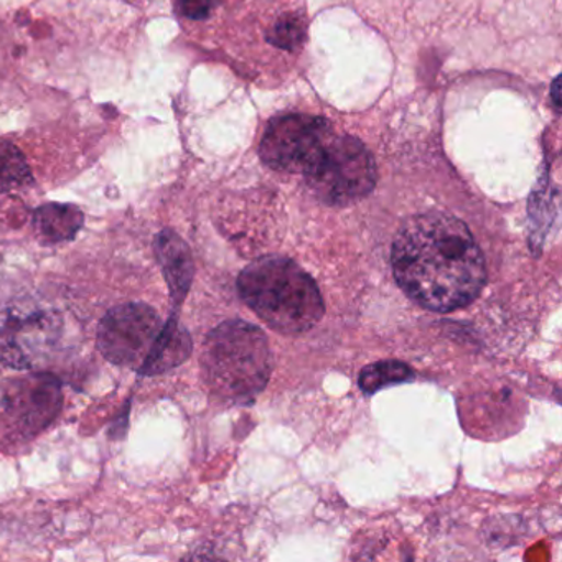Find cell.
Listing matches in <instances>:
<instances>
[{"instance_id":"1","label":"cell","mask_w":562,"mask_h":562,"mask_svg":"<svg viewBox=\"0 0 562 562\" xmlns=\"http://www.w3.org/2000/svg\"><path fill=\"white\" fill-rule=\"evenodd\" d=\"M391 265L400 288L429 311L467 307L486 282L485 259L472 233L443 212L407 220L394 238Z\"/></svg>"},{"instance_id":"2","label":"cell","mask_w":562,"mask_h":562,"mask_svg":"<svg viewBox=\"0 0 562 562\" xmlns=\"http://www.w3.org/2000/svg\"><path fill=\"white\" fill-rule=\"evenodd\" d=\"M238 291L246 305L279 334H304L325 314L317 282L282 256H265L246 266Z\"/></svg>"},{"instance_id":"3","label":"cell","mask_w":562,"mask_h":562,"mask_svg":"<svg viewBox=\"0 0 562 562\" xmlns=\"http://www.w3.org/2000/svg\"><path fill=\"white\" fill-rule=\"evenodd\" d=\"M268 338L255 325L228 321L210 331L203 345V378L210 391L229 403L255 400L271 376Z\"/></svg>"},{"instance_id":"4","label":"cell","mask_w":562,"mask_h":562,"mask_svg":"<svg viewBox=\"0 0 562 562\" xmlns=\"http://www.w3.org/2000/svg\"><path fill=\"white\" fill-rule=\"evenodd\" d=\"M304 177L321 202L345 206L373 192L376 164L357 137L334 134Z\"/></svg>"},{"instance_id":"5","label":"cell","mask_w":562,"mask_h":562,"mask_svg":"<svg viewBox=\"0 0 562 562\" xmlns=\"http://www.w3.org/2000/svg\"><path fill=\"white\" fill-rule=\"evenodd\" d=\"M164 321L144 302H126L106 312L98 327V348L110 363L136 370L149 357Z\"/></svg>"},{"instance_id":"6","label":"cell","mask_w":562,"mask_h":562,"mask_svg":"<svg viewBox=\"0 0 562 562\" xmlns=\"http://www.w3.org/2000/svg\"><path fill=\"white\" fill-rule=\"evenodd\" d=\"M331 136L334 131L324 117L308 114L276 117L259 144V157L276 172L304 176Z\"/></svg>"},{"instance_id":"7","label":"cell","mask_w":562,"mask_h":562,"mask_svg":"<svg viewBox=\"0 0 562 562\" xmlns=\"http://www.w3.org/2000/svg\"><path fill=\"white\" fill-rule=\"evenodd\" d=\"M64 407V393L57 376L34 373L12 378L0 386V414L5 424L24 437L47 429Z\"/></svg>"},{"instance_id":"8","label":"cell","mask_w":562,"mask_h":562,"mask_svg":"<svg viewBox=\"0 0 562 562\" xmlns=\"http://www.w3.org/2000/svg\"><path fill=\"white\" fill-rule=\"evenodd\" d=\"M60 328V318L52 312L8 308L0 314V363L19 371L32 370L57 341Z\"/></svg>"},{"instance_id":"9","label":"cell","mask_w":562,"mask_h":562,"mask_svg":"<svg viewBox=\"0 0 562 562\" xmlns=\"http://www.w3.org/2000/svg\"><path fill=\"white\" fill-rule=\"evenodd\" d=\"M154 252L169 285L170 299L179 312L192 285L195 266L189 245L173 229H162L154 239Z\"/></svg>"},{"instance_id":"10","label":"cell","mask_w":562,"mask_h":562,"mask_svg":"<svg viewBox=\"0 0 562 562\" xmlns=\"http://www.w3.org/2000/svg\"><path fill=\"white\" fill-rule=\"evenodd\" d=\"M193 341L189 330L179 322V312L164 322L162 330L150 350L149 357L137 368L139 376H159L180 367L192 355Z\"/></svg>"},{"instance_id":"11","label":"cell","mask_w":562,"mask_h":562,"mask_svg":"<svg viewBox=\"0 0 562 562\" xmlns=\"http://www.w3.org/2000/svg\"><path fill=\"white\" fill-rule=\"evenodd\" d=\"M35 235L44 245H60L77 238L85 225V215L77 205L67 203H47L35 210Z\"/></svg>"},{"instance_id":"12","label":"cell","mask_w":562,"mask_h":562,"mask_svg":"<svg viewBox=\"0 0 562 562\" xmlns=\"http://www.w3.org/2000/svg\"><path fill=\"white\" fill-rule=\"evenodd\" d=\"M32 183L34 177L22 150L9 140H0V193L27 189Z\"/></svg>"},{"instance_id":"13","label":"cell","mask_w":562,"mask_h":562,"mask_svg":"<svg viewBox=\"0 0 562 562\" xmlns=\"http://www.w3.org/2000/svg\"><path fill=\"white\" fill-rule=\"evenodd\" d=\"M413 376V370H411L406 363L386 360L378 361V363L363 368L358 383H360V387L364 393L373 394L376 393V391L383 390V387L409 381Z\"/></svg>"},{"instance_id":"14","label":"cell","mask_w":562,"mask_h":562,"mask_svg":"<svg viewBox=\"0 0 562 562\" xmlns=\"http://www.w3.org/2000/svg\"><path fill=\"white\" fill-rule=\"evenodd\" d=\"M305 38V24L299 15H284L281 21L276 22L269 34V42L282 50H297Z\"/></svg>"},{"instance_id":"15","label":"cell","mask_w":562,"mask_h":562,"mask_svg":"<svg viewBox=\"0 0 562 562\" xmlns=\"http://www.w3.org/2000/svg\"><path fill=\"white\" fill-rule=\"evenodd\" d=\"M218 4L220 0H177V12L190 21H203Z\"/></svg>"}]
</instances>
